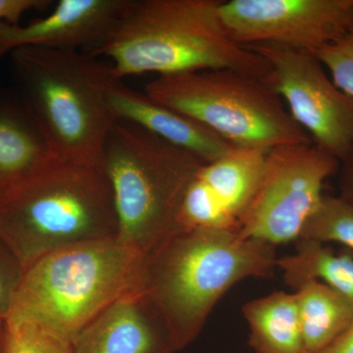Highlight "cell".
<instances>
[{"mask_svg":"<svg viewBox=\"0 0 353 353\" xmlns=\"http://www.w3.org/2000/svg\"><path fill=\"white\" fill-rule=\"evenodd\" d=\"M276 246L240 234L180 229L143 256L139 290L163 322L175 352L190 345L236 283L270 278Z\"/></svg>","mask_w":353,"mask_h":353,"instance_id":"6da1fadb","label":"cell"},{"mask_svg":"<svg viewBox=\"0 0 353 353\" xmlns=\"http://www.w3.org/2000/svg\"><path fill=\"white\" fill-rule=\"evenodd\" d=\"M223 0H131L92 54L109 60L118 78L230 69L265 81L261 55L230 38Z\"/></svg>","mask_w":353,"mask_h":353,"instance_id":"7a4b0ae2","label":"cell"},{"mask_svg":"<svg viewBox=\"0 0 353 353\" xmlns=\"http://www.w3.org/2000/svg\"><path fill=\"white\" fill-rule=\"evenodd\" d=\"M101 165L50 157L0 194V241L27 266L64 246L117 236Z\"/></svg>","mask_w":353,"mask_h":353,"instance_id":"3957f363","label":"cell"},{"mask_svg":"<svg viewBox=\"0 0 353 353\" xmlns=\"http://www.w3.org/2000/svg\"><path fill=\"white\" fill-rule=\"evenodd\" d=\"M20 95L50 157L101 165L117 118L109 92L122 82L109 60L82 50L26 46L10 53Z\"/></svg>","mask_w":353,"mask_h":353,"instance_id":"277c9868","label":"cell"},{"mask_svg":"<svg viewBox=\"0 0 353 353\" xmlns=\"http://www.w3.org/2000/svg\"><path fill=\"white\" fill-rule=\"evenodd\" d=\"M203 164L143 128L116 120L101 160L112 192L116 236L145 256L180 230L183 196Z\"/></svg>","mask_w":353,"mask_h":353,"instance_id":"5b68a950","label":"cell"},{"mask_svg":"<svg viewBox=\"0 0 353 353\" xmlns=\"http://www.w3.org/2000/svg\"><path fill=\"white\" fill-rule=\"evenodd\" d=\"M143 259L117 236L46 253L25 267L9 318L41 323L73 340L109 304L139 289Z\"/></svg>","mask_w":353,"mask_h":353,"instance_id":"8992f818","label":"cell"},{"mask_svg":"<svg viewBox=\"0 0 353 353\" xmlns=\"http://www.w3.org/2000/svg\"><path fill=\"white\" fill-rule=\"evenodd\" d=\"M143 94L241 150L268 153L280 146L312 141L263 80L234 70L158 76L145 83Z\"/></svg>","mask_w":353,"mask_h":353,"instance_id":"52a82bcc","label":"cell"},{"mask_svg":"<svg viewBox=\"0 0 353 353\" xmlns=\"http://www.w3.org/2000/svg\"><path fill=\"white\" fill-rule=\"evenodd\" d=\"M339 167L340 161L313 141L272 150L240 236L275 246L299 240L324 196V183Z\"/></svg>","mask_w":353,"mask_h":353,"instance_id":"ba28073f","label":"cell"},{"mask_svg":"<svg viewBox=\"0 0 353 353\" xmlns=\"http://www.w3.org/2000/svg\"><path fill=\"white\" fill-rule=\"evenodd\" d=\"M268 64L264 82L283 99L316 145L339 161L353 150V97L325 73L313 53L271 43L246 46Z\"/></svg>","mask_w":353,"mask_h":353,"instance_id":"9c48e42d","label":"cell"},{"mask_svg":"<svg viewBox=\"0 0 353 353\" xmlns=\"http://www.w3.org/2000/svg\"><path fill=\"white\" fill-rule=\"evenodd\" d=\"M230 38L314 53L353 29V0H229L219 7Z\"/></svg>","mask_w":353,"mask_h":353,"instance_id":"30bf717a","label":"cell"},{"mask_svg":"<svg viewBox=\"0 0 353 353\" xmlns=\"http://www.w3.org/2000/svg\"><path fill=\"white\" fill-rule=\"evenodd\" d=\"M267 152L236 148L202 165L183 196L181 229H208L240 234L259 189Z\"/></svg>","mask_w":353,"mask_h":353,"instance_id":"8fae6325","label":"cell"},{"mask_svg":"<svg viewBox=\"0 0 353 353\" xmlns=\"http://www.w3.org/2000/svg\"><path fill=\"white\" fill-rule=\"evenodd\" d=\"M131 0H60L30 24L0 22V58L26 46L90 52L106 38Z\"/></svg>","mask_w":353,"mask_h":353,"instance_id":"7c38bea8","label":"cell"},{"mask_svg":"<svg viewBox=\"0 0 353 353\" xmlns=\"http://www.w3.org/2000/svg\"><path fill=\"white\" fill-rule=\"evenodd\" d=\"M74 353H176L170 334L141 290L116 299L73 338Z\"/></svg>","mask_w":353,"mask_h":353,"instance_id":"4fadbf2b","label":"cell"},{"mask_svg":"<svg viewBox=\"0 0 353 353\" xmlns=\"http://www.w3.org/2000/svg\"><path fill=\"white\" fill-rule=\"evenodd\" d=\"M108 99L117 119L143 128L167 143L192 153L204 163L236 150L201 123L152 101L122 82L110 90Z\"/></svg>","mask_w":353,"mask_h":353,"instance_id":"5bb4252c","label":"cell"},{"mask_svg":"<svg viewBox=\"0 0 353 353\" xmlns=\"http://www.w3.org/2000/svg\"><path fill=\"white\" fill-rule=\"evenodd\" d=\"M50 157L43 134L21 95L0 90V178L15 182Z\"/></svg>","mask_w":353,"mask_h":353,"instance_id":"9a60e30c","label":"cell"},{"mask_svg":"<svg viewBox=\"0 0 353 353\" xmlns=\"http://www.w3.org/2000/svg\"><path fill=\"white\" fill-rule=\"evenodd\" d=\"M243 314L256 353H305L296 292H275L248 301Z\"/></svg>","mask_w":353,"mask_h":353,"instance_id":"2e32d148","label":"cell"},{"mask_svg":"<svg viewBox=\"0 0 353 353\" xmlns=\"http://www.w3.org/2000/svg\"><path fill=\"white\" fill-rule=\"evenodd\" d=\"M296 294L305 353L327 347L352 324V304L324 283L307 281Z\"/></svg>","mask_w":353,"mask_h":353,"instance_id":"e0dca14e","label":"cell"},{"mask_svg":"<svg viewBox=\"0 0 353 353\" xmlns=\"http://www.w3.org/2000/svg\"><path fill=\"white\" fill-rule=\"evenodd\" d=\"M277 267L292 289L307 281H320L353 305V259L348 255L336 254L324 243L299 239L296 252L278 257Z\"/></svg>","mask_w":353,"mask_h":353,"instance_id":"ac0fdd59","label":"cell"},{"mask_svg":"<svg viewBox=\"0 0 353 353\" xmlns=\"http://www.w3.org/2000/svg\"><path fill=\"white\" fill-rule=\"evenodd\" d=\"M299 239L334 241L353 250V203L341 196H325L304 224Z\"/></svg>","mask_w":353,"mask_h":353,"instance_id":"d6986e66","label":"cell"},{"mask_svg":"<svg viewBox=\"0 0 353 353\" xmlns=\"http://www.w3.org/2000/svg\"><path fill=\"white\" fill-rule=\"evenodd\" d=\"M4 353H74L73 340L41 323L9 318L4 323Z\"/></svg>","mask_w":353,"mask_h":353,"instance_id":"ffe728a7","label":"cell"},{"mask_svg":"<svg viewBox=\"0 0 353 353\" xmlns=\"http://www.w3.org/2000/svg\"><path fill=\"white\" fill-rule=\"evenodd\" d=\"M314 55L329 70L334 85L353 97V29Z\"/></svg>","mask_w":353,"mask_h":353,"instance_id":"44dd1931","label":"cell"},{"mask_svg":"<svg viewBox=\"0 0 353 353\" xmlns=\"http://www.w3.org/2000/svg\"><path fill=\"white\" fill-rule=\"evenodd\" d=\"M24 269L20 260L0 241V323L10 317Z\"/></svg>","mask_w":353,"mask_h":353,"instance_id":"7402d4cb","label":"cell"},{"mask_svg":"<svg viewBox=\"0 0 353 353\" xmlns=\"http://www.w3.org/2000/svg\"><path fill=\"white\" fill-rule=\"evenodd\" d=\"M52 1L48 0H0V22L19 24L22 16L34 9H43Z\"/></svg>","mask_w":353,"mask_h":353,"instance_id":"603a6c76","label":"cell"},{"mask_svg":"<svg viewBox=\"0 0 353 353\" xmlns=\"http://www.w3.org/2000/svg\"><path fill=\"white\" fill-rule=\"evenodd\" d=\"M339 190L341 199L353 203V150L340 161Z\"/></svg>","mask_w":353,"mask_h":353,"instance_id":"cb8c5ba5","label":"cell"},{"mask_svg":"<svg viewBox=\"0 0 353 353\" xmlns=\"http://www.w3.org/2000/svg\"><path fill=\"white\" fill-rule=\"evenodd\" d=\"M311 353H353V321L343 333L318 352Z\"/></svg>","mask_w":353,"mask_h":353,"instance_id":"d4e9b609","label":"cell"},{"mask_svg":"<svg viewBox=\"0 0 353 353\" xmlns=\"http://www.w3.org/2000/svg\"><path fill=\"white\" fill-rule=\"evenodd\" d=\"M4 323H6V322H4ZM4 323H0V353H4V350H3Z\"/></svg>","mask_w":353,"mask_h":353,"instance_id":"484cf974","label":"cell"},{"mask_svg":"<svg viewBox=\"0 0 353 353\" xmlns=\"http://www.w3.org/2000/svg\"><path fill=\"white\" fill-rule=\"evenodd\" d=\"M9 185V183L6 182V181L2 180L1 178H0V194L3 192V190H6V188L7 185Z\"/></svg>","mask_w":353,"mask_h":353,"instance_id":"4316f807","label":"cell"}]
</instances>
